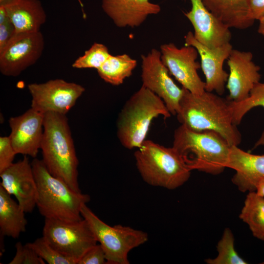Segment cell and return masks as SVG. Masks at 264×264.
I'll return each instance as SVG.
<instances>
[{
  "mask_svg": "<svg viewBox=\"0 0 264 264\" xmlns=\"http://www.w3.org/2000/svg\"><path fill=\"white\" fill-rule=\"evenodd\" d=\"M178 121L195 132L212 131L231 146H238L242 135L233 120L230 101L212 92L195 94L185 88L176 114Z\"/></svg>",
  "mask_w": 264,
  "mask_h": 264,
  "instance_id": "cell-1",
  "label": "cell"
},
{
  "mask_svg": "<svg viewBox=\"0 0 264 264\" xmlns=\"http://www.w3.org/2000/svg\"><path fill=\"white\" fill-rule=\"evenodd\" d=\"M40 149L42 160L49 172L75 191L81 192L78 181V159L66 115L52 112L44 114Z\"/></svg>",
  "mask_w": 264,
  "mask_h": 264,
  "instance_id": "cell-2",
  "label": "cell"
},
{
  "mask_svg": "<svg viewBox=\"0 0 264 264\" xmlns=\"http://www.w3.org/2000/svg\"><path fill=\"white\" fill-rule=\"evenodd\" d=\"M231 146L214 131L195 132L180 125L174 132L173 147L191 171L220 174L227 168Z\"/></svg>",
  "mask_w": 264,
  "mask_h": 264,
  "instance_id": "cell-3",
  "label": "cell"
},
{
  "mask_svg": "<svg viewBox=\"0 0 264 264\" xmlns=\"http://www.w3.org/2000/svg\"><path fill=\"white\" fill-rule=\"evenodd\" d=\"M37 187L36 206L45 219L77 221L83 219L81 207L90 199L88 194L77 192L52 176L42 159L31 162Z\"/></svg>",
  "mask_w": 264,
  "mask_h": 264,
  "instance_id": "cell-4",
  "label": "cell"
},
{
  "mask_svg": "<svg viewBox=\"0 0 264 264\" xmlns=\"http://www.w3.org/2000/svg\"><path fill=\"white\" fill-rule=\"evenodd\" d=\"M171 116L163 101L147 88L142 86L126 102L118 115L117 136L125 148H140L154 119Z\"/></svg>",
  "mask_w": 264,
  "mask_h": 264,
  "instance_id": "cell-5",
  "label": "cell"
},
{
  "mask_svg": "<svg viewBox=\"0 0 264 264\" xmlns=\"http://www.w3.org/2000/svg\"><path fill=\"white\" fill-rule=\"evenodd\" d=\"M134 156L142 178L151 186L175 189L190 176L191 171L173 146L166 147L145 140Z\"/></svg>",
  "mask_w": 264,
  "mask_h": 264,
  "instance_id": "cell-6",
  "label": "cell"
},
{
  "mask_svg": "<svg viewBox=\"0 0 264 264\" xmlns=\"http://www.w3.org/2000/svg\"><path fill=\"white\" fill-rule=\"evenodd\" d=\"M81 214L88 222L97 242L103 248L107 264H129V252L148 240V234L142 230L120 224H107L87 204L82 205Z\"/></svg>",
  "mask_w": 264,
  "mask_h": 264,
  "instance_id": "cell-7",
  "label": "cell"
},
{
  "mask_svg": "<svg viewBox=\"0 0 264 264\" xmlns=\"http://www.w3.org/2000/svg\"><path fill=\"white\" fill-rule=\"evenodd\" d=\"M43 236L56 250L77 264L83 255L97 243L84 218L77 221L45 219Z\"/></svg>",
  "mask_w": 264,
  "mask_h": 264,
  "instance_id": "cell-8",
  "label": "cell"
},
{
  "mask_svg": "<svg viewBox=\"0 0 264 264\" xmlns=\"http://www.w3.org/2000/svg\"><path fill=\"white\" fill-rule=\"evenodd\" d=\"M27 87L32 97L31 108L44 114L66 115L85 90L79 84L61 79L30 84Z\"/></svg>",
  "mask_w": 264,
  "mask_h": 264,
  "instance_id": "cell-9",
  "label": "cell"
},
{
  "mask_svg": "<svg viewBox=\"0 0 264 264\" xmlns=\"http://www.w3.org/2000/svg\"><path fill=\"white\" fill-rule=\"evenodd\" d=\"M141 59L142 86L159 97L171 114L176 115L185 88L178 87L170 77L160 51L152 49L147 55H142Z\"/></svg>",
  "mask_w": 264,
  "mask_h": 264,
  "instance_id": "cell-10",
  "label": "cell"
},
{
  "mask_svg": "<svg viewBox=\"0 0 264 264\" xmlns=\"http://www.w3.org/2000/svg\"><path fill=\"white\" fill-rule=\"evenodd\" d=\"M44 45L39 31L15 34L0 51V71L16 77L34 65L41 57Z\"/></svg>",
  "mask_w": 264,
  "mask_h": 264,
  "instance_id": "cell-11",
  "label": "cell"
},
{
  "mask_svg": "<svg viewBox=\"0 0 264 264\" xmlns=\"http://www.w3.org/2000/svg\"><path fill=\"white\" fill-rule=\"evenodd\" d=\"M161 59L170 74L191 93L201 94L205 90L203 82L198 73L200 65L197 61L198 55L193 46L177 47L173 43L160 46Z\"/></svg>",
  "mask_w": 264,
  "mask_h": 264,
  "instance_id": "cell-12",
  "label": "cell"
},
{
  "mask_svg": "<svg viewBox=\"0 0 264 264\" xmlns=\"http://www.w3.org/2000/svg\"><path fill=\"white\" fill-rule=\"evenodd\" d=\"M227 61L229 73L225 86L229 92L226 98L234 102L242 101L260 82V67L253 61L250 51L233 49Z\"/></svg>",
  "mask_w": 264,
  "mask_h": 264,
  "instance_id": "cell-13",
  "label": "cell"
},
{
  "mask_svg": "<svg viewBox=\"0 0 264 264\" xmlns=\"http://www.w3.org/2000/svg\"><path fill=\"white\" fill-rule=\"evenodd\" d=\"M184 39L185 45L195 47L200 56V67L205 78V90L222 95L228 77L223 66L233 49L230 43L210 48L198 42L191 31L186 34Z\"/></svg>",
  "mask_w": 264,
  "mask_h": 264,
  "instance_id": "cell-14",
  "label": "cell"
},
{
  "mask_svg": "<svg viewBox=\"0 0 264 264\" xmlns=\"http://www.w3.org/2000/svg\"><path fill=\"white\" fill-rule=\"evenodd\" d=\"M0 186L16 198L25 213L36 206L37 187L31 163L27 155L0 173Z\"/></svg>",
  "mask_w": 264,
  "mask_h": 264,
  "instance_id": "cell-15",
  "label": "cell"
},
{
  "mask_svg": "<svg viewBox=\"0 0 264 264\" xmlns=\"http://www.w3.org/2000/svg\"><path fill=\"white\" fill-rule=\"evenodd\" d=\"M44 114L31 108L22 114L9 120V137L17 154L36 158L44 133Z\"/></svg>",
  "mask_w": 264,
  "mask_h": 264,
  "instance_id": "cell-16",
  "label": "cell"
},
{
  "mask_svg": "<svg viewBox=\"0 0 264 264\" xmlns=\"http://www.w3.org/2000/svg\"><path fill=\"white\" fill-rule=\"evenodd\" d=\"M190 0L191 9L184 15L193 26L195 38L210 48L230 43V28L209 11L201 0Z\"/></svg>",
  "mask_w": 264,
  "mask_h": 264,
  "instance_id": "cell-17",
  "label": "cell"
},
{
  "mask_svg": "<svg viewBox=\"0 0 264 264\" xmlns=\"http://www.w3.org/2000/svg\"><path fill=\"white\" fill-rule=\"evenodd\" d=\"M227 168L235 171L232 182L242 192L256 191L264 178V154H254L232 146Z\"/></svg>",
  "mask_w": 264,
  "mask_h": 264,
  "instance_id": "cell-18",
  "label": "cell"
},
{
  "mask_svg": "<svg viewBox=\"0 0 264 264\" xmlns=\"http://www.w3.org/2000/svg\"><path fill=\"white\" fill-rule=\"evenodd\" d=\"M104 12L119 27H135L150 15L159 13L160 6L150 0H102Z\"/></svg>",
  "mask_w": 264,
  "mask_h": 264,
  "instance_id": "cell-19",
  "label": "cell"
},
{
  "mask_svg": "<svg viewBox=\"0 0 264 264\" xmlns=\"http://www.w3.org/2000/svg\"><path fill=\"white\" fill-rule=\"evenodd\" d=\"M13 23L15 33L40 31L46 15L39 0H5L0 2Z\"/></svg>",
  "mask_w": 264,
  "mask_h": 264,
  "instance_id": "cell-20",
  "label": "cell"
},
{
  "mask_svg": "<svg viewBox=\"0 0 264 264\" xmlns=\"http://www.w3.org/2000/svg\"><path fill=\"white\" fill-rule=\"evenodd\" d=\"M205 6L228 27L245 29L254 21L249 16L248 0H201Z\"/></svg>",
  "mask_w": 264,
  "mask_h": 264,
  "instance_id": "cell-21",
  "label": "cell"
},
{
  "mask_svg": "<svg viewBox=\"0 0 264 264\" xmlns=\"http://www.w3.org/2000/svg\"><path fill=\"white\" fill-rule=\"evenodd\" d=\"M25 212L0 186V236L18 238L25 231L27 223Z\"/></svg>",
  "mask_w": 264,
  "mask_h": 264,
  "instance_id": "cell-22",
  "label": "cell"
},
{
  "mask_svg": "<svg viewBox=\"0 0 264 264\" xmlns=\"http://www.w3.org/2000/svg\"><path fill=\"white\" fill-rule=\"evenodd\" d=\"M136 65V61L126 54L110 55L97 70L99 76L105 82L118 86L132 74Z\"/></svg>",
  "mask_w": 264,
  "mask_h": 264,
  "instance_id": "cell-23",
  "label": "cell"
},
{
  "mask_svg": "<svg viewBox=\"0 0 264 264\" xmlns=\"http://www.w3.org/2000/svg\"><path fill=\"white\" fill-rule=\"evenodd\" d=\"M239 218L254 237L264 241V197L256 191L248 192Z\"/></svg>",
  "mask_w": 264,
  "mask_h": 264,
  "instance_id": "cell-24",
  "label": "cell"
},
{
  "mask_svg": "<svg viewBox=\"0 0 264 264\" xmlns=\"http://www.w3.org/2000/svg\"><path fill=\"white\" fill-rule=\"evenodd\" d=\"M233 123L239 125L243 116L252 109L261 106L264 109V83L256 84L245 99L238 102L230 101ZM260 146H264V130L260 138L255 144L253 149Z\"/></svg>",
  "mask_w": 264,
  "mask_h": 264,
  "instance_id": "cell-25",
  "label": "cell"
},
{
  "mask_svg": "<svg viewBox=\"0 0 264 264\" xmlns=\"http://www.w3.org/2000/svg\"><path fill=\"white\" fill-rule=\"evenodd\" d=\"M217 249L218 255L215 258L205 260L208 264H245L247 263L236 251L234 237L229 228H226L219 241Z\"/></svg>",
  "mask_w": 264,
  "mask_h": 264,
  "instance_id": "cell-26",
  "label": "cell"
},
{
  "mask_svg": "<svg viewBox=\"0 0 264 264\" xmlns=\"http://www.w3.org/2000/svg\"><path fill=\"white\" fill-rule=\"evenodd\" d=\"M111 54L107 47L103 44L95 43L78 57L72 64L75 68H95L98 69Z\"/></svg>",
  "mask_w": 264,
  "mask_h": 264,
  "instance_id": "cell-27",
  "label": "cell"
},
{
  "mask_svg": "<svg viewBox=\"0 0 264 264\" xmlns=\"http://www.w3.org/2000/svg\"><path fill=\"white\" fill-rule=\"evenodd\" d=\"M26 244L49 264H77L74 260L56 250L43 236Z\"/></svg>",
  "mask_w": 264,
  "mask_h": 264,
  "instance_id": "cell-28",
  "label": "cell"
},
{
  "mask_svg": "<svg viewBox=\"0 0 264 264\" xmlns=\"http://www.w3.org/2000/svg\"><path fill=\"white\" fill-rule=\"evenodd\" d=\"M16 252L9 264H45V261L26 244L19 242L15 244Z\"/></svg>",
  "mask_w": 264,
  "mask_h": 264,
  "instance_id": "cell-29",
  "label": "cell"
},
{
  "mask_svg": "<svg viewBox=\"0 0 264 264\" xmlns=\"http://www.w3.org/2000/svg\"><path fill=\"white\" fill-rule=\"evenodd\" d=\"M16 34L15 27L2 5H0V51Z\"/></svg>",
  "mask_w": 264,
  "mask_h": 264,
  "instance_id": "cell-30",
  "label": "cell"
},
{
  "mask_svg": "<svg viewBox=\"0 0 264 264\" xmlns=\"http://www.w3.org/2000/svg\"><path fill=\"white\" fill-rule=\"evenodd\" d=\"M16 154L9 136H0V173L13 163Z\"/></svg>",
  "mask_w": 264,
  "mask_h": 264,
  "instance_id": "cell-31",
  "label": "cell"
},
{
  "mask_svg": "<svg viewBox=\"0 0 264 264\" xmlns=\"http://www.w3.org/2000/svg\"><path fill=\"white\" fill-rule=\"evenodd\" d=\"M107 264L104 251L100 244H96L88 249L79 259L77 264Z\"/></svg>",
  "mask_w": 264,
  "mask_h": 264,
  "instance_id": "cell-32",
  "label": "cell"
},
{
  "mask_svg": "<svg viewBox=\"0 0 264 264\" xmlns=\"http://www.w3.org/2000/svg\"><path fill=\"white\" fill-rule=\"evenodd\" d=\"M248 4L251 19L259 21L264 16V0H248Z\"/></svg>",
  "mask_w": 264,
  "mask_h": 264,
  "instance_id": "cell-33",
  "label": "cell"
},
{
  "mask_svg": "<svg viewBox=\"0 0 264 264\" xmlns=\"http://www.w3.org/2000/svg\"><path fill=\"white\" fill-rule=\"evenodd\" d=\"M256 192L260 196L264 197V178H262L259 181Z\"/></svg>",
  "mask_w": 264,
  "mask_h": 264,
  "instance_id": "cell-34",
  "label": "cell"
},
{
  "mask_svg": "<svg viewBox=\"0 0 264 264\" xmlns=\"http://www.w3.org/2000/svg\"><path fill=\"white\" fill-rule=\"evenodd\" d=\"M259 24L258 32L259 34L264 36V16L259 20Z\"/></svg>",
  "mask_w": 264,
  "mask_h": 264,
  "instance_id": "cell-35",
  "label": "cell"
},
{
  "mask_svg": "<svg viewBox=\"0 0 264 264\" xmlns=\"http://www.w3.org/2000/svg\"><path fill=\"white\" fill-rule=\"evenodd\" d=\"M4 0H0V2H2V1H4ZM77 0L78 1L79 3L80 4L81 8L83 9V5L82 2H81V0Z\"/></svg>",
  "mask_w": 264,
  "mask_h": 264,
  "instance_id": "cell-36",
  "label": "cell"
}]
</instances>
